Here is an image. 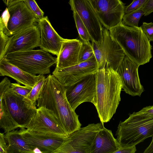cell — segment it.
Here are the masks:
<instances>
[{
  "instance_id": "1",
  "label": "cell",
  "mask_w": 153,
  "mask_h": 153,
  "mask_svg": "<svg viewBox=\"0 0 153 153\" xmlns=\"http://www.w3.org/2000/svg\"><path fill=\"white\" fill-rule=\"evenodd\" d=\"M65 87L53 75L45 81L37 100L38 108L43 107L51 112L69 136L81 127L79 116L70 105L65 94Z\"/></svg>"
},
{
  "instance_id": "2",
  "label": "cell",
  "mask_w": 153,
  "mask_h": 153,
  "mask_svg": "<svg viewBox=\"0 0 153 153\" xmlns=\"http://www.w3.org/2000/svg\"><path fill=\"white\" fill-rule=\"evenodd\" d=\"M96 94L94 104L101 122L110 121L121 100V80L117 71L110 68L98 69L96 73Z\"/></svg>"
},
{
  "instance_id": "3",
  "label": "cell",
  "mask_w": 153,
  "mask_h": 153,
  "mask_svg": "<svg viewBox=\"0 0 153 153\" xmlns=\"http://www.w3.org/2000/svg\"><path fill=\"white\" fill-rule=\"evenodd\" d=\"M109 30L111 38L131 60L139 66L149 62L152 46L141 26H128L121 22Z\"/></svg>"
},
{
  "instance_id": "4",
  "label": "cell",
  "mask_w": 153,
  "mask_h": 153,
  "mask_svg": "<svg viewBox=\"0 0 153 153\" xmlns=\"http://www.w3.org/2000/svg\"><path fill=\"white\" fill-rule=\"evenodd\" d=\"M115 135L121 146H136L153 137V117L134 112L120 122Z\"/></svg>"
},
{
  "instance_id": "5",
  "label": "cell",
  "mask_w": 153,
  "mask_h": 153,
  "mask_svg": "<svg viewBox=\"0 0 153 153\" xmlns=\"http://www.w3.org/2000/svg\"><path fill=\"white\" fill-rule=\"evenodd\" d=\"M5 58L11 63L34 76L49 74L50 68L56 63L57 60L56 57L42 49L9 53Z\"/></svg>"
},
{
  "instance_id": "6",
  "label": "cell",
  "mask_w": 153,
  "mask_h": 153,
  "mask_svg": "<svg viewBox=\"0 0 153 153\" xmlns=\"http://www.w3.org/2000/svg\"><path fill=\"white\" fill-rule=\"evenodd\" d=\"M10 88L0 94V104L17 128H25L34 116L37 108L26 97L13 92Z\"/></svg>"
},
{
  "instance_id": "7",
  "label": "cell",
  "mask_w": 153,
  "mask_h": 153,
  "mask_svg": "<svg viewBox=\"0 0 153 153\" xmlns=\"http://www.w3.org/2000/svg\"><path fill=\"white\" fill-rule=\"evenodd\" d=\"M103 126L100 122L80 127L67 137L55 153H91L96 136Z\"/></svg>"
},
{
  "instance_id": "8",
  "label": "cell",
  "mask_w": 153,
  "mask_h": 153,
  "mask_svg": "<svg viewBox=\"0 0 153 153\" xmlns=\"http://www.w3.org/2000/svg\"><path fill=\"white\" fill-rule=\"evenodd\" d=\"M102 34L101 44L91 42L98 69L110 68L116 71L126 55L120 46L111 38L108 30L103 28Z\"/></svg>"
},
{
  "instance_id": "9",
  "label": "cell",
  "mask_w": 153,
  "mask_h": 153,
  "mask_svg": "<svg viewBox=\"0 0 153 153\" xmlns=\"http://www.w3.org/2000/svg\"><path fill=\"white\" fill-rule=\"evenodd\" d=\"M71 10L76 12L87 29L91 41L98 45L103 40L102 25L92 0H69Z\"/></svg>"
},
{
  "instance_id": "10",
  "label": "cell",
  "mask_w": 153,
  "mask_h": 153,
  "mask_svg": "<svg viewBox=\"0 0 153 153\" xmlns=\"http://www.w3.org/2000/svg\"><path fill=\"white\" fill-rule=\"evenodd\" d=\"M96 73L85 76L72 84L65 87L66 98L72 109L85 102L94 105L96 94Z\"/></svg>"
},
{
  "instance_id": "11",
  "label": "cell",
  "mask_w": 153,
  "mask_h": 153,
  "mask_svg": "<svg viewBox=\"0 0 153 153\" xmlns=\"http://www.w3.org/2000/svg\"><path fill=\"white\" fill-rule=\"evenodd\" d=\"M19 131L33 153H55L67 137L52 133L29 131L20 128Z\"/></svg>"
},
{
  "instance_id": "12",
  "label": "cell",
  "mask_w": 153,
  "mask_h": 153,
  "mask_svg": "<svg viewBox=\"0 0 153 153\" xmlns=\"http://www.w3.org/2000/svg\"><path fill=\"white\" fill-rule=\"evenodd\" d=\"M7 7L9 16L6 28L3 32L8 36H11L38 22L39 20L23 1Z\"/></svg>"
},
{
  "instance_id": "13",
  "label": "cell",
  "mask_w": 153,
  "mask_h": 153,
  "mask_svg": "<svg viewBox=\"0 0 153 153\" xmlns=\"http://www.w3.org/2000/svg\"><path fill=\"white\" fill-rule=\"evenodd\" d=\"M102 25L109 30L122 22L125 7L120 0H92Z\"/></svg>"
},
{
  "instance_id": "14",
  "label": "cell",
  "mask_w": 153,
  "mask_h": 153,
  "mask_svg": "<svg viewBox=\"0 0 153 153\" xmlns=\"http://www.w3.org/2000/svg\"><path fill=\"white\" fill-rule=\"evenodd\" d=\"M98 66L94 55L88 60L64 68L56 67L52 74L63 85L66 87L82 78L96 73Z\"/></svg>"
},
{
  "instance_id": "15",
  "label": "cell",
  "mask_w": 153,
  "mask_h": 153,
  "mask_svg": "<svg viewBox=\"0 0 153 153\" xmlns=\"http://www.w3.org/2000/svg\"><path fill=\"white\" fill-rule=\"evenodd\" d=\"M139 66L125 55L116 70L120 77L122 89L132 96L140 97L144 91L139 76Z\"/></svg>"
},
{
  "instance_id": "16",
  "label": "cell",
  "mask_w": 153,
  "mask_h": 153,
  "mask_svg": "<svg viewBox=\"0 0 153 153\" xmlns=\"http://www.w3.org/2000/svg\"><path fill=\"white\" fill-rule=\"evenodd\" d=\"M10 37L6 55L33 50L40 45V33L37 25H32Z\"/></svg>"
},
{
  "instance_id": "17",
  "label": "cell",
  "mask_w": 153,
  "mask_h": 153,
  "mask_svg": "<svg viewBox=\"0 0 153 153\" xmlns=\"http://www.w3.org/2000/svg\"><path fill=\"white\" fill-rule=\"evenodd\" d=\"M25 128L32 131L68 136L51 112L43 107L37 108L34 116Z\"/></svg>"
},
{
  "instance_id": "18",
  "label": "cell",
  "mask_w": 153,
  "mask_h": 153,
  "mask_svg": "<svg viewBox=\"0 0 153 153\" xmlns=\"http://www.w3.org/2000/svg\"><path fill=\"white\" fill-rule=\"evenodd\" d=\"M37 25L40 33L39 47L42 49L58 56L64 39L54 29L47 16L39 20Z\"/></svg>"
},
{
  "instance_id": "19",
  "label": "cell",
  "mask_w": 153,
  "mask_h": 153,
  "mask_svg": "<svg viewBox=\"0 0 153 153\" xmlns=\"http://www.w3.org/2000/svg\"><path fill=\"white\" fill-rule=\"evenodd\" d=\"M82 41L77 39H64L60 52L57 56L56 67L64 68L78 63Z\"/></svg>"
},
{
  "instance_id": "20",
  "label": "cell",
  "mask_w": 153,
  "mask_h": 153,
  "mask_svg": "<svg viewBox=\"0 0 153 153\" xmlns=\"http://www.w3.org/2000/svg\"><path fill=\"white\" fill-rule=\"evenodd\" d=\"M0 75L10 77L18 83L32 87L44 76L30 74L10 63L5 57L0 60Z\"/></svg>"
},
{
  "instance_id": "21",
  "label": "cell",
  "mask_w": 153,
  "mask_h": 153,
  "mask_svg": "<svg viewBox=\"0 0 153 153\" xmlns=\"http://www.w3.org/2000/svg\"><path fill=\"white\" fill-rule=\"evenodd\" d=\"M120 146L111 131L103 126L96 136L91 153H115Z\"/></svg>"
},
{
  "instance_id": "22",
  "label": "cell",
  "mask_w": 153,
  "mask_h": 153,
  "mask_svg": "<svg viewBox=\"0 0 153 153\" xmlns=\"http://www.w3.org/2000/svg\"><path fill=\"white\" fill-rule=\"evenodd\" d=\"M7 145V153H33L22 136L16 129L4 134Z\"/></svg>"
},
{
  "instance_id": "23",
  "label": "cell",
  "mask_w": 153,
  "mask_h": 153,
  "mask_svg": "<svg viewBox=\"0 0 153 153\" xmlns=\"http://www.w3.org/2000/svg\"><path fill=\"white\" fill-rule=\"evenodd\" d=\"M144 14L142 8L125 14L122 23L128 26L138 27L139 20Z\"/></svg>"
},
{
  "instance_id": "24",
  "label": "cell",
  "mask_w": 153,
  "mask_h": 153,
  "mask_svg": "<svg viewBox=\"0 0 153 153\" xmlns=\"http://www.w3.org/2000/svg\"><path fill=\"white\" fill-rule=\"evenodd\" d=\"M73 17L81 41L88 42L91 40L88 31L78 14L73 12Z\"/></svg>"
},
{
  "instance_id": "25",
  "label": "cell",
  "mask_w": 153,
  "mask_h": 153,
  "mask_svg": "<svg viewBox=\"0 0 153 153\" xmlns=\"http://www.w3.org/2000/svg\"><path fill=\"white\" fill-rule=\"evenodd\" d=\"M45 78L44 75L32 87L31 91L26 97L34 105H37L36 101L41 91Z\"/></svg>"
},
{
  "instance_id": "26",
  "label": "cell",
  "mask_w": 153,
  "mask_h": 153,
  "mask_svg": "<svg viewBox=\"0 0 153 153\" xmlns=\"http://www.w3.org/2000/svg\"><path fill=\"white\" fill-rule=\"evenodd\" d=\"M94 51L91 43L82 41L79 55L78 63L85 62L94 55Z\"/></svg>"
},
{
  "instance_id": "27",
  "label": "cell",
  "mask_w": 153,
  "mask_h": 153,
  "mask_svg": "<svg viewBox=\"0 0 153 153\" xmlns=\"http://www.w3.org/2000/svg\"><path fill=\"white\" fill-rule=\"evenodd\" d=\"M23 1L37 19L40 20L44 17V13L39 8L35 0H24Z\"/></svg>"
},
{
  "instance_id": "28",
  "label": "cell",
  "mask_w": 153,
  "mask_h": 153,
  "mask_svg": "<svg viewBox=\"0 0 153 153\" xmlns=\"http://www.w3.org/2000/svg\"><path fill=\"white\" fill-rule=\"evenodd\" d=\"M10 40V37L0 31V60L5 57L7 49Z\"/></svg>"
},
{
  "instance_id": "29",
  "label": "cell",
  "mask_w": 153,
  "mask_h": 153,
  "mask_svg": "<svg viewBox=\"0 0 153 153\" xmlns=\"http://www.w3.org/2000/svg\"><path fill=\"white\" fill-rule=\"evenodd\" d=\"M32 87L23 86L19 83H11L10 89L11 91L26 97L30 92Z\"/></svg>"
},
{
  "instance_id": "30",
  "label": "cell",
  "mask_w": 153,
  "mask_h": 153,
  "mask_svg": "<svg viewBox=\"0 0 153 153\" xmlns=\"http://www.w3.org/2000/svg\"><path fill=\"white\" fill-rule=\"evenodd\" d=\"M148 0H133L131 3L125 8V14L142 8Z\"/></svg>"
},
{
  "instance_id": "31",
  "label": "cell",
  "mask_w": 153,
  "mask_h": 153,
  "mask_svg": "<svg viewBox=\"0 0 153 153\" xmlns=\"http://www.w3.org/2000/svg\"><path fill=\"white\" fill-rule=\"evenodd\" d=\"M142 30L149 40L153 42V23L143 22L141 26Z\"/></svg>"
},
{
  "instance_id": "32",
  "label": "cell",
  "mask_w": 153,
  "mask_h": 153,
  "mask_svg": "<svg viewBox=\"0 0 153 153\" xmlns=\"http://www.w3.org/2000/svg\"><path fill=\"white\" fill-rule=\"evenodd\" d=\"M11 83L7 77L3 79L0 83V94H3L6 90L9 89Z\"/></svg>"
},
{
  "instance_id": "33",
  "label": "cell",
  "mask_w": 153,
  "mask_h": 153,
  "mask_svg": "<svg viewBox=\"0 0 153 153\" xmlns=\"http://www.w3.org/2000/svg\"><path fill=\"white\" fill-rule=\"evenodd\" d=\"M137 151L136 146H121L115 153H135Z\"/></svg>"
},
{
  "instance_id": "34",
  "label": "cell",
  "mask_w": 153,
  "mask_h": 153,
  "mask_svg": "<svg viewBox=\"0 0 153 153\" xmlns=\"http://www.w3.org/2000/svg\"><path fill=\"white\" fill-rule=\"evenodd\" d=\"M142 8L145 12V16H147L153 12V0H148Z\"/></svg>"
},
{
  "instance_id": "35",
  "label": "cell",
  "mask_w": 153,
  "mask_h": 153,
  "mask_svg": "<svg viewBox=\"0 0 153 153\" xmlns=\"http://www.w3.org/2000/svg\"><path fill=\"white\" fill-rule=\"evenodd\" d=\"M4 133H0V153H7V145Z\"/></svg>"
},
{
  "instance_id": "36",
  "label": "cell",
  "mask_w": 153,
  "mask_h": 153,
  "mask_svg": "<svg viewBox=\"0 0 153 153\" xmlns=\"http://www.w3.org/2000/svg\"><path fill=\"white\" fill-rule=\"evenodd\" d=\"M138 112L153 117V106H149L144 107Z\"/></svg>"
},
{
  "instance_id": "37",
  "label": "cell",
  "mask_w": 153,
  "mask_h": 153,
  "mask_svg": "<svg viewBox=\"0 0 153 153\" xmlns=\"http://www.w3.org/2000/svg\"><path fill=\"white\" fill-rule=\"evenodd\" d=\"M7 7L10 6L24 0H2Z\"/></svg>"
},
{
  "instance_id": "38",
  "label": "cell",
  "mask_w": 153,
  "mask_h": 153,
  "mask_svg": "<svg viewBox=\"0 0 153 153\" xmlns=\"http://www.w3.org/2000/svg\"><path fill=\"white\" fill-rule=\"evenodd\" d=\"M152 141L148 146L145 149L144 153H153V137Z\"/></svg>"
}]
</instances>
